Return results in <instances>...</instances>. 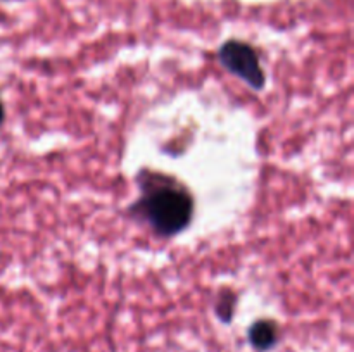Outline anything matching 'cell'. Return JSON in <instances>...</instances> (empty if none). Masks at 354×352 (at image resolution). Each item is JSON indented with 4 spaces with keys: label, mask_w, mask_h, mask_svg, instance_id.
<instances>
[{
    "label": "cell",
    "mask_w": 354,
    "mask_h": 352,
    "mask_svg": "<svg viewBox=\"0 0 354 352\" xmlns=\"http://www.w3.org/2000/svg\"><path fill=\"white\" fill-rule=\"evenodd\" d=\"M279 326L273 321H258L249 330V342L256 351H268L279 342Z\"/></svg>",
    "instance_id": "3957f363"
},
{
    "label": "cell",
    "mask_w": 354,
    "mask_h": 352,
    "mask_svg": "<svg viewBox=\"0 0 354 352\" xmlns=\"http://www.w3.org/2000/svg\"><path fill=\"white\" fill-rule=\"evenodd\" d=\"M192 197L173 182L144 190V197L138 202V211L147 223L161 235H173L182 231L192 217Z\"/></svg>",
    "instance_id": "6da1fadb"
},
{
    "label": "cell",
    "mask_w": 354,
    "mask_h": 352,
    "mask_svg": "<svg viewBox=\"0 0 354 352\" xmlns=\"http://www.w3.org/2000/svg\"><path fill=\"white\" fill-rule=\"evenodd\" d=\"M2 119H3V107L2 104H0V123H2Z\"/></svg>",
    "instance_id": "5b68a950"
},
{
    "label": "cell",
    "mask_w": 354,
    "mask_h": 352,
    "mask_svg": "<svg viewBox=\"0 0 354 352\" xmlns=\"http://www.w3.org/2000/svg\"><path fill=\"white\" fill-rule=\"evenodd\" d=\"M235 300L230 299V295L227 299H223L218 306V316L221 317L223 321H230L232 320V307H234Z\"/></svg>",
    "instance_id": "277c9868"
},
{
    "label": "cell",
    "mask_w": 354,
    "mask_h": 352,
    "mask_svg": "<svg viewBox=\"0 0 354 352\" xmlns=\"http://www.w3.org/2000/svg\"><path fill=\"white\" fill-rule=\"evenodd\" d=\"M220 61L225 69L244 79L254 90H261L265 86V72L259 66L258 55L248 43L237 40L227 41L220 50Z\"/></svg>",
    "instance_id": "7a4b0ae2"
}]
</instances>
